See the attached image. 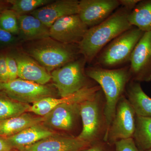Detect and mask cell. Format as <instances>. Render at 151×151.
<instances>
[{
	"label": "cell",
	"mask_w": 151,
	"mask_h": 151,
	"mask_svg": "<svg viewBox=\"0 0 151 151\" xmlns=\"http://www.w3.org/2000/svg\"><path fill=\"white\" fill-rule=\"evenodd\" d=\"M13 56L17 63L19 78L42 85H45L51 80V74L29 55L18 52Z\"/></svg>",
	"instance_id": "cell-16"
},
{
	"label": "cell",
	"mask_w": 151,
	"mask_h": 151,
	"mask_svg": "<svg viewBox=\"0 0 151 151\" xmlns=\"http://www.w3.org/2000/svg\"><path fill=\"white\" fill-rule=\"evenodd\" d=\"M133 139L140 151L151 148V117L136 116Z\"/></svg>",
	"instance_id": "cell-22"
},
{
	"label": "cell",
	"mask_w": 151,
	"mask_h": 151,
	"mask_svg": "<svg viewBox=\"0 0 151 151\" xmlns=\"http://www.w3.org/2000/svg\"><path fill=\"white\" fill-rule=\"evenodd\" d=\"M125 92L136 116L151 117V98L143 91L140 82L131 80Z\"/></svg>",
	"instance_id": "cell-19"
},
{
	"label": "cell",
	"mask_w": 151,
	"mask_h": 151,
	"mask_svg": "<svg viewBox=\"0 0 151 151\" xmlns=\"http://www.w3.org/2000/svg\"><path fill=\"white\" fill-rule=\"evenodd\" d=\"M85 73L99 84L104 92V113L108 128L106 136L115 116L117 103L124 95L127 84L132 79L129 67L109 69L91 67L86 69Z\"/></svg>",
	"instance_id": "cell-2"
},
{
	"label": "cell",
	"mask_w": 151,
	"mask_h": 151,
	"mask_svg": "<svg viewBox=\"0 0 151 151\" xmlns=\"http://www.w3.org/2000/svg\"><path fill=\"white\" fill-rule=\"evenodd\" d=\"M27 42L24 47V53L47 71L54 70L75 60L76 50L70 44L61 43L50 37Z\"/></svg>",
	"instance_id": "cell-3"
},
{
	"label": "cell",
	"mask_w": 151,
	"mask_h": 151,
	"mask_svg": "<svg viewBox=\"0 0 151 151\" xmlns=\"http://www.w3.org/2000/svg\"><path fill=\"white\" fill-rule=\"evenodd\" d=\"M146 151H151V148L149 149V150H148Z\"/></svg>",
	"instance_id": "cell-34"
},
{
	"label": "cell",
	"mask_w": 151,
	"mask_h": 151,
	"mask_svg": "<svg viewBox=\"0 0 151 151\" xmlns=\"http://www.w3.org/2000/svg\"><path fill=\"white\" fill-rule=\"evenodd\" d=\"M0 94V122L27 112L30 105L12 100Z\"/></svg>",
	"instance_id": "cell-23"
},
{
	"label": "cell",
	"mask_w": 151,
	"mask_h": 151,
	"mask_svg": "<svg viewBox=\"0 0 151 151\" xmlns=\"http://www.w3.org/2000/svg\"><path fill=\"white\" fill-rule=\"evenodd\" d=\"M79 1L58 0L35 10L30 14L37 18L47 27L63 17L78 14Z\"/></svg>",
	"instance_id": "cell-15"
},
{
	"label": "cell",
	"mask_w": 151,
	"mask_h": 151,
	"mask_svg": "<svg viewBox=\"0 0 151 151\" xmlns=\"http://www.w3.org/2000/svg\"><path fill=\"white\" fill-rule=\"evenodd\" d=\"M144 32L133 27L111 42L97 59L103 67H112L129 61L135 46L144 35Z\"/></svg>",
	"instance_id": "cell-5"
},
{
	"label": "cell",
	"mask_w": 151,
	"mask_h": 151,
	"mask_svg": "<svg viewBox=\"0 0 151 151\" xmlns=\"http://www.w3.org/2000/svg\"><path fill=\"white\" fill-rule=\"evenodd\" d=\"M8 81L9 76L6 55L0 54V82H6Z\"/></svg>",
	"instance_id": "cell-29"
},
{
	"label": "cell",
	"mask_w": 151,
	"mask_h": 151,
	"mask_svg": "<svg viewBox=\"0 0 151 151\" xmlns=\"http://www.w3.org/2000/svg\"><path fill=\"white\" fill-rule=\"evenodd\" d=\"M136 114L125 95L119 99L115 116L104 142L114 145L118 141L133 138L136 127Z\"/></svg>",
	"instance_id": "cell-8"
},
{
	"label": "cell",
	"mask_w": 151,
	"mask_h": 151,
	"mask_svg": "<svg viewBox=\"0 0 151 151\" xmlns=\"http://www.w3.org/2000/svg\"><path fill=\"white\" fill-rule=\"evenodd\" d=\"M105 105L101 90L91 99L81 102L80 113L82 129L77 139L91 145L104 141L108 129Z\"/></svg>",
	"instance_id": "cell-4"
},
{
	"label": "cell",
	"mask_w": 151,
	"mask_h": 151,
	"mask_svg": "<svg viewBox=\"0 0 151 151\" xmlns=\"http://www.w3.org/2000/svg\"><path fill=\"white\" fill-rule=\"evenodd\" d=\"M113 146L102 141L93 144L84 151H112L111 148Z\"/></svg>",
	"instance_id": "cell-30"
},
{
	"label": "cell",
	"mask_w": 151,
	"mask_h": 151,
	"mask_svg": "<svg viewBox=\"0 0 151 151\" xmlns=\"http://www.w3.org/2000/svg\"><path fill=\"white\" fill-rule=\"evenodd\" d=\"M85 60H75L52 70L51 79L60 97L74 94L89 86L84 72Z\"/></svg>",
	"instance_id": "cell-6"
},
{
	"label": "cell",
	"mask_w": 151,
	"mask_h": 151,
	"mask_svg": "<svg viewBox=\"0 0 151 151\" xmlns=\"http://www.w3.org/2000/svg\"><path fill=\"white\" fill-rule=\"evenodd\" d=\"M128 20L132 27L145 32L151 31V0L140 1L128 14Z\"/></svg>",
	"instance_id": "cell-21"
},
{
	"label": "cell",
	"mask_w": 151,
	"mask_h": 151,
	"mask_svg": "<svg viewBox=\"0 0 151 151\" xmlns=\"http://www.w3.org/2000/svg\"><path fill=\"white\" fill-rule=\"evenodd\" d=\"M101 90V87L98 85L88 86L67 97L43 98L34 103L32 105H30L27 112H31L37 116L43 117L58 105L65 103H81L91 99Z\"/></svg>",
	"instance_id": "cell-12"
},
{
	"label": "cell",
	"mask_w": 151,
	"mask_h": 151,
	"mask_svg": "<svg viewBox=\"0 0 151 151\" xmlns=\"http://www.w3.org/2000/svg\"><path fill=\"white\" fill-rule=\"evenodd\" d=\"M21 39L26 42L40 40L50 37L49 28L32 15L18 16Z\"/></svg>",
	"instance_id": "cell-18"
},
{
	"label": "cell",
	"mask_w": 151,
	"mask_h": 151,
	"mask_svg": "<svg viewBox=\"0 0 151 151\" xmlns=\"http://www.w3.org/2000/svg\"><path fill=\"white\" fill-rule=\"evenodd\" d=\"M81 103H65L56 106L43 116L42 124L50 129L70 131L80 116Z\"/></svg>",
	"instance_id": "cell-13"
},
{
	"label": "cell",
	"mask_w": 151,
	"mask_h": 151,
	"mask_svg": "<svg viewBox=\"0 0 151 151\" xmlns=\"http://www.w3.org/2000/svg\"><path fill=\"white\" fill-rule=\"evenodd\" d=\"M114 146V151H140L133 138L118 141Z\"/></svg>",
	"instance_id": "cell-27"
},
{
	"label": "cell",
	"mask_w": 151,
	"mask_h": 151,
	"mask_svg": "<svg viewBox=\"0 0 151 151\" xmlns=\"http://www.w3.org/2000/svg\"><path fill=\"white\" fill-rule=\"evenodd\" d=\"M12 148L5 138L0 137V151H11Z\"/></svg>",
	"instance_id": "cell-32"
},
{
	"label": "cell",
	"mask_w": 151,
	"mask_h": 151,
	"mask_svg": "<svg viewBox=\"0 0 151 151\" xmlns=\"http://www.w3.org/2000/svg\"><path fill=\"white\" fill-rule=\"evenodd\" d=\"M91 145L76 137L56 134L18 150L19 151H81Z\"/></svg>",
	"instance_id": "cell-14"
},
{
	"label": "cell",
	"mask_w": 151,
	"mask_h": 151,
	"mask_svg": "<svg viewBox=\"0 0 151 151\" xmlns=\"http://www.w3.org/2000/svg\"><path fill=\"white\" fill-rule=\"evenodd\" d=\"M120 5L123 6L128 10H133L140 0H119Z\"/></svg>",
	"instance_id": "cell-31"
},
{
	"label": "cell",
	"mask_w": 151,
	"mask_h": 151,
	"mask_svg": "<svg viewBox=\"0 0 151 151\" xmlns=\"http://www.w3.org/2000/svg\"><path fill=\"white\" fill-rule=\"evenodd\" d=\"M0 92L12 100L29 104L46 97H55L56 91L53 87L17 78L6 82H0Z\"/></svg>",
	"instance_id": "cell-7"
},
{
	"label": "cell",
	"mask_w": 151,
	"mask_h": 151,
	"mask_svg": "<svg viewBox=\"0 0 151 151\" xmlns=\"http://www.w3.org/2000/svg\"><path fill=\"white\" fill-rule=\"evenodd\" d=\"M129 70L131 80L151 81V31L144 33L130 57Z\"/></svg>",
	"instance_id": "cell-9"
},
{
	"label": "cell",
	"mask_w": 151,
	"mask_h": 151,
	"mask_svg": "<svg viewBox=\"0 0 151 151\" xmlns=\"http://www.w3.org/2000/svg\"><path fill=\"white\" fill-rule=\"evenodd\" d=\"M130 12L123 7L101 23L88 29L78 46L86 62L92 61L107 44L133 27L128 21Z\"/></svg>",
	"instance_id": "cell-1"
},
{
	"label": "cell",
	"mask_w": 151,
	"mask_h": 151,
	"mask_svg": "<svg viewBox=\"0 0 151 151\" xmlns=\"http://www.w3.org/2000/svg\"><path fill=\"white\" fill-rule=\"evenodd\" d=\"M18 42V39L15 35L0 27V48L13 46Z\"/></svg>",
	"instance_id": "cell-26"
},
{
	"label": "cell",
	"mask_w": 151,
	"mask_h": 151,
	"mask_svg": "<svg viewBox=\"0 0 151 151\" xmlns=\"http://www.w3.org/2000/svg\"><path fill=\"white\" fill-rule=\"evenodd\" d=\"M10 9L18 15L31 13L35 10L48 4L52 0H8Z\"/></svg>",
	"instance_id": "cell-24"
},
{
	"label": "cell",
	"mask_w": 151,
	"mask_h": 151,
	"mask_svg": "<svg viewBox=\"0 0 151 151\" xmlns=\"http://www.w3.org/2000/svg\"><path fill=\"white\" fill-rule=\"evenodd\" d=\"M18 16L10 9L5 10L0 13V27L14 35H19Z\"/></svg>",
	"instance_id": "cell-25"
},
{
	"label": "cell",
	"mask_w": 151,
	"mask_h": 151,
	"mask_svg": "<svg viewBox=\"0 0 151 151\" xmlns=\"http://www.w3.org/2000/svg\"><path fill=\"white\" fill-rule=\"evenodd\" d=\"M7 66L8 71L9 81L17 79L18 77V68L17 63L13 55H6Z\"/></svg>",
	"instance_id": "cell-28"
},
{
	"label": "cell",
	"mask_w": 151,
	"mask_h": 151,
	"mask_svg": "<svg viewBox=\"0 0 151 151\" xmlns=\"http://www.w3.org/2000/svg\"><path fill=\"white\" fill-rule=\"evenodd\" d=\"M88 29L78 14L71 15L55 22L49 29L50 37L66 44L79 43Z\"/></svg>",
	"instance_id": "cell-10"
},
{
	"label": "cell",
	"mask_w": 151,
	"mask_h": 151,
	"mask_svg": "<svg viewBox=\"0 0 151 151\" xmlns=\"http://www.w3.org/2000/svg\"><path fill=\"white\" fill-rule=\"evenodd\" d=\"M44 117L27 112L0 122V137L7 138L32 126L42 124Z\"/></svg>",
	"instance_id": "cell-20"
},
{
	"label": "cell",
	"mask_w": 151,
	"mask_h": 151,
	"mask_svg": "<svg viewBox=\"0 0 151 151\" xmlns=\"http://www.w3.org/2000/svg\"><path fill=\"white\" fill-rule=\"evenodd\" d=\"M119 0H81L78 14L88 27L104 21L120 6Z\"/></svg>",
	"instance_id": "cell-11"
},
{
	"label": "cell",
	"mask_w": 151,
	"mask_h": 151,
	"mask_svg": "<svg viewBox=\"0 0 151 151\" xmlns=\"http://www.w3.org/2000/svg\"><path fill=\"white\" fill-rule=\"evenodd\" d=\"M56 133L42 124L29 127L5 139L12 148L17 149L32 145Z\"/></svg>",
	"instance_id": "cell-17"
},
{
	"label": "cell",
	"mask_w": 151,
	"mask_h": 151,
	"mask_svg": "<svg viewBox=\"0 0 151 151\" xmlns=\"http://www.w3.org/2000/svg\"><path fill=\"white\" fill-rule=\"evenodd\" d=\"M9 6H10L7 1H0V13L5 10L8 9Z\"/></svg>",
	"instance_id": "cell-33"
}]
</instances>
